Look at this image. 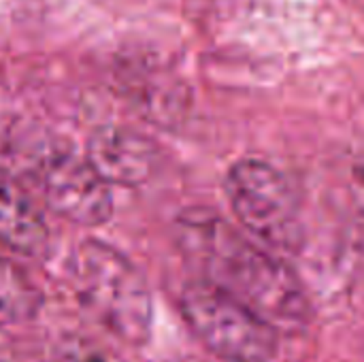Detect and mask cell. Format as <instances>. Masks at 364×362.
I'll list each match as a JSON object with an SVG mask.
<instances>
[{
  "label": "cell",
  "instance_id": "cell-1",
  "mask_svg": "<svg viewBox=\"0 0 364 362\" xmlns=\"http://www.w3.org/2000/svg\"><path fill=\"white\" fill-rule=\"evenodd\" d=\"M181 245L203 267L207 282L245 303L277 333L307 324L311 312L294 273L226 222L205 213L188 215L181 222Z\"/></svg>",
  "mask_w": 364,
  "mask_h": 362
},
{
  "label": "cell",
  "instance_id": "cell-2",
  "mask_svg": "<svg viewBox=\"0 0 364 362\" xmlns=\"http://www.w3.org/2000/svg\"><path fill=\"white\" fill-rule=\"evenodd\" d=\"M70 284L81 305L109 333L141 346L151 333V294L141 271L115 247L83 241L68 262Z\"/></svg>",
  "mask_w": 364,
  "mask_h": 362
},
{
  "label": "cell",
  "instance_id": "cell-3",
  "mask_svg": "<svg viewBox=\"0 0 364 362\" xmlns=\"http://www.w3.org/2000/svg\"><path fill=\"white\" fill-rule=\"evenodd\" d=\"M181 314L200 344L222 361L269 362L277 352V329L207 280L186 286Z\"/></svg>",
  "mask_w": 364,
  "mask_h": 362
},
{
  "label": "cell",
  "instance_id": "cell-4",
  "mask_svg": "<svg viewBox=\"0 0 364 362\" xmlns=\"http://www.w3.org/2000/svg\"><path fill=\"white\" fill-rule=\"evenodd\" d=\"M228 201L241 224L277 250H296L301 241L299 203L286 177L262 160H241L226 177Z\"/></svg>",
  "mask_w": 364,
  "mask_h": 362
},
{
  "label": "cell",
  "instance_id": "cell-5",
  "mask_svg": "<svg viewBox=\"0 0 364 362\" xmlns=\"http://www.w3.org/2000/svg\"><path fill=\"white\" fill-rule=\"evenodd\" d=\"M41 188L49 207L79 226H100L113 215L109 183L83 156L51 151L41 162Z\"/></svg>",
  "mask_w": 364,
  "mask_h": 362
},
{
  "label": "cell",
  "instance_id": "cell-6",
  "mask_svg": "<svg viewBox=\"0 0 364 362\" xmlns=\"http://www.w3.org/2000/svg\"><path fill=\"white\" fill-rule=\"evenodd\" d=\"M87 162L111 186H136L154 173V145L128 128H100L87 143Z\"/></svg>",
  "mask_w": 364,
  "mask_h": 362
},
{
  "label": "cell",
  "instance_id": "cell-7",
  "mask_svg": "<svg viewBox=\"0 0 364 362\" xmlns=\"http://www.w3.org/2000/svg\"><path fill=\"white\" fill-rule=\"evenodd\" d=\"M0 243L23 256H43L49 247V226L32 194L0 169Z\"/></svg>",
  "mask_w": 364,
  "mask_h": 362
},
{
  "label": "cell",
  "instance_id": "cell-8",
  "mask_svg": "<svg viewBox=\"0 0 364 362\" xmlns=\"http://www.w3.org/2000/svg\"><path fill=\"white\" fill-rule=\"evenodd\" d=\"M41 305L43 294L28 273L15 262L0 258V326L34 318Z\"/></svg>",
  "mask_w": 364,
  "mask_h": 362
},
{
  "label": "cell",
  "instance_id": "cell-9",
  "mask_svg": "<svg viewBox=\"0 0 364 362\" xmlns=\"http://www.w3.org/2000/svg\"><path fill=\"white\" fill-rule=\"evenodd\" d=\"M60 362H119L115 361L109 352L92 346V344H70L64 352H62V361Z\"/></svg>",
  "mask_w": 364,
  "mask_h": 362
},
{
  "label": "cell",
  "instance_id": "cell-10",
  "mask_svg": "<svg viewBox=\"0 0 364 362\" xmlns=\"http://www.w3.org/2000/svg\"><path fill=\"white\" fill-rule=\"evenodd\" d=\"M350 192L358 209L364 213V154L352 162L350 169Z\"/></svg>",
  "mask_w": 364,
  "mask_h": 362
}]
</instances>
